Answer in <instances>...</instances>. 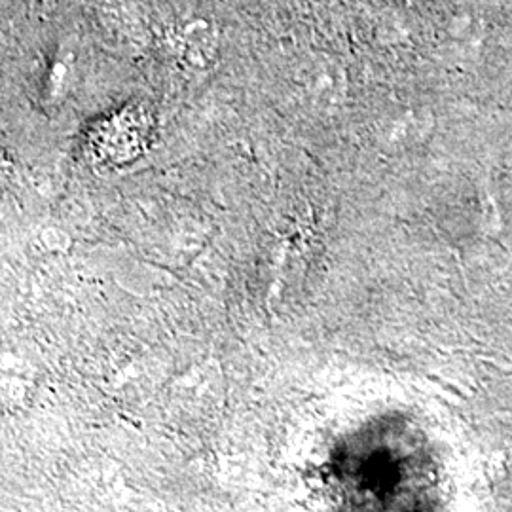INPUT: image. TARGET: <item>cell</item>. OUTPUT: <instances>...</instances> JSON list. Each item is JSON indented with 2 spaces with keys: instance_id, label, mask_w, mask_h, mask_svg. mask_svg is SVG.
Listing matches in <instances>:
<instances>
[]
</instances>
